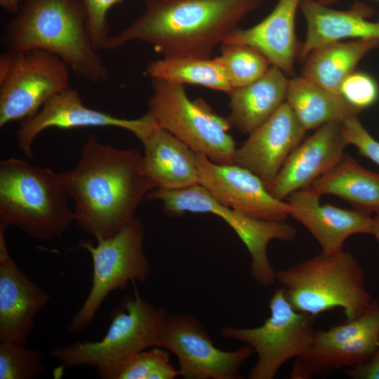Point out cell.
Masks as SVG:
<instances>
[{
  "label": "cell",
  "instance_id": "obj_24",
  "mask_svg": "<svg viewBox=\"0 0 379 379\" xmlns=\"http://www.w3.org/2000/svg\"><path fill=\"white\" fill-rule=\"evenodd\" d=\"M310 187L321 196H337L366 213L379 211V173L364 168L348 154Z\"/></svg>",
  "mask_w": 379,
  "mask_h": 379
},
{
  "label": "cell",
  "instance_id": "obj_9",
  "mask_svg": "<svg viewBox=\"0 0 379 379\" xmlns=\"http://www.w3.org/2000/svg\"><path fill=\"white\" fill-rule=\"evenodd\" d=\"M145 199L161 201L170 215L207 213L223 220L246 247L251 260V276L261 286H270L276 280V271L267 256L269 243L273 239L291 241L298 234L286 221L257 219L222 204L200 184L173 190L156 188Z\"/></svg>",
  "mask_w": 379,
  "mask_h": 379
},
{
  "label": "cell",
  "instance_id": "obj_18",
  "mask_svg": "<svg viewBox=\"0 0 379 379\" xmlns=\"http://www.w3.org/2000/svg\"><path fill=\"white\" fill-rule=\"evenodd\" d=\"M306 131L284 102L237 148L234 163L253 172L266 185L277 175Z\"/></svg>",
  "mask_w": 379,
  "mask_h": 379
},
{
  "label": "cell",
  "instance_id": "obj_16",
  "mask_svg": "<svg viewBox=\"0 0 379 379\" xmlns=\"http://www.w3.org/2000/svg\"><path fill=\"white\" fill-rule=\"evenodd\" d=\"M7 227L0 221V342L27 345L35 319L51 297L10 255L5 238Z\"/></svg>",
  "mask_w": 379,
  "mask_h": 379
},
{
  "label": "cell",
  "instance_id": "obj_33",
  "mask_svg": "<svg viewBox=\"0 0 379 379\" xmlns=\"http://www.w3.org/2000/svg\"><path fill=\"white\" fill-rule=\"evenodd\" d=\"M341 128L347 145L355 146L359 154L379 166V142L363 126L357 115L344 119L341 122Z\"/></svg>",
  "mask_w": 379,
  "mask_h": 379
},
{
  "label": "cell",
  "instance_id": "obj_17",
  "mask_svg": "<svg viewBox=\"0 0 379 379\" xmlns=\"http://www.w3.org/2000/svg\"><path fill=\"white\" fill-rule=\"evenodd\" d=\"M341 122L324 124L294 149L277 175L265 185L272 196L284 201L294 192L309 187L338 164L347 145Z\"/></svg>",
  "mask_w": 379,
  "mask_h": 379
},
{
  "label": "cell",
  "instance_id": "obj_34",
  "mask_svg": "<svg viewBox=\"0 0 379 379\" xmlns=\"http://www.w3.org/2000/svg\"><path fill=\"white\" fill-rule=\"evenodd\" d=\"M343 370L352 379H379V344L373 356L366 362Z\"/></svg>",
  "mask_w": 379,
  "mask_h": 379
},
{
  "label": "cell",
  "instance_id": "obj_28",
  "mask_svg": "<svg viewBox=\"0 0 379 379\" xmlns=\"http://www.w3.org/2000/svg\"><path fill=\"white\" fill-rule=\"evenodd\" d=\"M216 59L232 89L246 86L260 78L270 68L269 61L254 48L241 44L222 43Z\"/></svg>",
  "mask_w": 379,
  "mask_h": 379
},
{
  "label": "cell",
  "instance_id": "obj_5",
  "mask_svg": "<svg viewBox=\"0 0 379 379\" xmlns=\"http://www.w3.org/2000/svg\"><path fill=\"white\" fill-rule=\"evenodd\" d=\"M277 281L298 312L313 317L341 308L346 321L366 312L374 299L364 286V270L348 251L323 252L277 271Z\"/></svg>",
  "mask_w": 379,
  "mask_h": 379
},
{
  "label": "cell",
  "instance_id": "obj_30",
  "mask_svg": "<svg viewBox=\"0 0 379 379\" xmlns=\"http://www.w3.org/2000/svg\"><path fill=\"white\" fill-rule=\"evenodd\" d=\"M339 94L361 112L377 102L379 98V85L371 74L354 71L341 84Z\"/></svg>",
  "mask_w": 379,
  "mask_h": 379
},
{
  "label": "cell",
  "instance_id": "obj_21",
  "mask_svg": "<svg viewBox=\"0 0 379 379\" xmlns=\"http://www.w3.org/2000/svg\"><path fill=\"white\" fill-rule=\"evenodd\" d=\"M302 0H279L272 12L248 29L232 32L223 43L250 46L261 53L272 66L293 75L297 55L295 18Z\"/></svg>",
  "mask_w": 379,
  "mask_h": 379
},
{
  "label": "cell",
  "instance_id": "obj_1",
  "mask_svg": "<svg viewBox=\"0 0 379 379\" xmlns=\"http://www.w3.org/2000/svg\"><path fill=\"white\" fill-rule=\"evenodd\" d=\"M60 174L74 202V222L95 241L117 234L155 189L138 150L117 148L93 135L81 146L75 166Z\"/></svg>",
  "mask_w": 379,
  "mask_h": 379
},
{
  "label": "cell",
  "instance_id": "obj_11",
  "mask_svg": "<svg viewBox=\"0 0 379 379\" xmlns=\"http://www.w3.org/2000/svg\"><path fill=\"white\" fill-rule=\"evenodd\" d=\"M270 314L254 328L225 326L222 337L251 346L258 355L249 379H273L280 368L292 358L303 354L310 346L315 330V317L296 311L286 298L282 287L272 295Z\"/></svg>",
  "mask_w": 379,
  "mask_h": 379
},
{
  "label": "cell",
  "instance_id": "obj_2",
  "mask_svg": "<svg viewBox=\"0 0 379 379\" xmlns=\"http://www.w3.org/2000/svg\"><path fill=\"white\" fill-rule=\"evenodd\" d=\"M261 0H145L132 24L105 42L102 49L131 41L152 45L165 58H208Z\"/></svg>",
  "mask_w": 379,
  "mask_h": 379
},
{
  "label": "cell",
  "instance_id": "obj_27",
  "mask_svg": "<svg viewBox=\"0 0 379 379\" xmlns=\"http://www.w3.org/2000/svg\"><path fill=\"white\" fill-rule=\"evenodd\" d=\"M145 74L151 79L164 80L181 85H200L226 93L232 90L216 58L163 57L151 61L146 67Z\"/></svg>",
  "mask_w": 379,
  "mask_h": 379
},
{
  "label": "cell",
  "instance_id": "obj_3",
  "mask_svg": "<svg viewBox=\"0 0 379 379\" xmlns=\"http://www.w3.org/2000/svg\"><path fill=\"white\" fill-rule=\"evenodd\" d=\"M1 44L10 50L51 53L76 77L91 82H105L109 77L80 0H24L5 25Z\"/></svg>",
  "mask_w": 379,
  "mask_h": 379
},
{
  "label": "cell",
  "instance_id": "obj_23",
  "mask_svg": "<svg viewBox=\"0 0 379 379\" xmlns=\"http://www.w3.org/2000/svg\"><path fill=\"white\" fill-rule=\"evenodd\" d=\"M275 66L254 82L234 88L229 93L232 126L250 134L269 119L286 102L288 79Z\"/></svg>",
  "mask_w": 379,
  "mask_h": 379
},
{
  "label": "cell",
  "instance_id": "obj_38",
  "mask_svg": "<svg viewBox=\"0 0 379 379\" xmlns=\"http://www.w3.org/2000/svg\"><path fill=\"white\" fill-rule=\"evenodd\" d=\"M319 1L321 2L322 4H328L334 3V2L341 1V0H319ZM377 1H379V0H377Z\"/></svg>",
  "mask_w": 379,
  "mask_h": 379
},
{
  "label": "cell",
  "instance_id": "obj_20",
  "mask_svg": "<svg viewBox=\"0 0 379 379\" xmlns=\"http://www.w3.org/2000/svg\"><path fill=\"white\" fill-rule=\"evenodd\" d=\"M142 165L155 189H179L199 184L197 152L166 130L153 124L139 138Z\"/></svg>",
  "mask_w": 379,
  "mask_h": 379
},
{
  "label": "cell",
  "instance_id": "obj_8",
  "mask_svg": "<svg viewBox=\"0 0 379 379\" xmlns=\"http://www.w3.org/2000/svg\"><path fill=\"white\" fill-rule=\"evenodd\" d=\"M145 237L144 225L135 217L110 238L96 244L88 240L79 242L92 258V284L81 307L67 324L69 333L77 334L89 327L109 293L148 279L152 268L144 250Z\"/></svg>",
  "mask_w": 379,
  "mask_h": 379
},
{
  "label": "cell",
  "instance_id": "obj_35",
  "mask_svg": "<svg viewBox=\"0 0 379 379\" xmlns=\"http://www.w3.org/2000/svg\"><path fill=\"white\" fill-rule=\"evenodd\" d=\"M180 376L179 369L174 368L169 362L158 366L148 375L147 379H174Z\"/></svg>",
  "mask_w": 379,
  "mask_h": 379
},
{
  "label": "cell",
  "instance_id": "obj_4",
  "mask_svg": "<svg viewBox=\"0 0 379 379\" xmlns=\"http://www.w3.org/2000/svg\"><path fill=\"white\" fill-rule=\"evenodd\" d=\"M60 173L14 157L0 162V220L41 241L60 239L75 221Z\"/></svg>",
  "mask_w": 379,
  "mask_h": 379
},
{
  "label": "cell",
  "instance_id": "obj_14",
  "mask_svg": "<svg viewBox=\"0 0 379 379\" xmlns=\"http://www.w3.org/2000/svg\"><path fill=\"white\" fill-rule=\"evenodd\" d=\"M199 184L222 204L251 217L286 221L290 216L288 201L272 196L262 180L237 164H220L197 152Z\"/></svg>",
  "mask_w": 379,
  "mask_h": 379
},
{
  "label": "cell",
  "instance_id": "obj_25",
  "mask_svg": "<svg viewBox=\"0 0 379 379\" xmlns=\"http://www.w3.org/2000/svg\"><path fill=\"white\" fill-rule=\"evenodd\" d=\"M378 46L379 39H376L339 41L321 46L303 60L302 77L339 94L345 79L354 72L358 62L370 51Z\"/></svg>",
  "mask_w": 379,
  "mask_h": 379
},
{
  "label": "cell",
  "instance_id": "obj_7",
  "mask_svg": "<svg viewBox=\"0 0 379 379\" xmlns=\"http://www.w3.org/2000/svg\"><path fill=\"white\" fill-rule=\"evenodd\" d=\"M147 114L154 123L194 152L220 164H234L236 142L227 117L216 114L203 100H190L183 85L152 79Z\"/></svg>",
  "mask_w": 379,
  "mask_h": 379
},
{
  "label": "cell",
  "instance_id": "obj_29",
  "mask_svg": "<svg viewBox=\"0 0 379 379\" xmlns=\"http://www.w3.org/2000/svg\"><path fill=\"white\" fill-rule=\"evenodd\" d=\"M45 372L39 350L27 345L0 342V379H34Z\"/></svg>",
  "mask_w": 379,
  "mask_h": 379
},
{
  "label": "cell",
  "instance_id": "obj_6",
  "mask_svg": "<svg viewBox=\"0 0 379 379\" xmlns=\"http://www.w3.org/2000/svg\"><path fill=\"white\" fill-rule=\"evenodd\" d=\"M133 295L123 298L110 315V324L98 341H80L55 348L50 356L64 367L89 366L102 379L135 354L156 346L168 316L166 310L143 299L135 283Z\"/></svg>",
  "mask_w": 379,
  "mask_h": 379
},
{
  "label": "cell",
  "instance_id": "obj_12",
  "mask_svg": "<svg viewBox=\"0 0 379 379\" xmlns=\"http://www.w3.org/2000/svg\"><path fill=\"white\" fill-rule=\"evenodd\" d=\"M379 344V302L357 318L326 331H315L310 346L295 358L291 379H310L347 368L371 359Z\"/></svg>",
  "mask_w": 379,
  "mask_h": 379
},
{
  "label": "cell",
  "instance_id": "obj_13",
  "mask_svg": "<svg viewBox=\"0 0 379 379\" xmlns=\"http://www.w3.org/2000/svg\"><path fill=\"white\" fill-rule=\"evenodd\" d=\"M155 347L177 357L185 379L241 378V366L254 353L248 345L233 351L219 349L201 321L185 314H168Z\"/></svg>",
  "mask_w": 379,
  "mask_h": 379
},
{
  "label": "cell",
  "instance_id": "obj_15",
  "mask_svg": "<svg viewBox=\"0 0 379 379\" xmlns=\"http://www.w3.org/2000/svg\"><path fill=\"white\" fill-rule=\"evenodd\" d=\"M152 124L147 113L138 119H128L89 108L84 104L78 91L69 87L53 95L35 114L22 120L15 138L24 156L31 159L34 140L50 128L115 127L128 131L139 138Z\"/></svg>",
  "mask_w": 379,
  "mask_h": 379
},
{
  "label": "cell",
  "instance_id": "obj_37",
  "mask_svg": "<svg viewBox=\"0 0 379 379\" xmlns=\"http://www.w3.org/2000/svg\"><path fill=\"white\" fill-rule=\"evenodd\" d=\"M371 234L373 235L379 244V211L373 218Z\"/></svg>",
  "mask_w": 379,
  "mask_h": 379
},
{
  "label": "cell",
  "instance_id": "obj_10",
  "mask_svg": "<svg viewBox=\"0 0 379 379\" xmlns=\"http://www.w3.org/2000/svg\"><path fill=\"white\" fill-rule=\"evenodd\" d=\"M69 87V69L56 55L6 49L0 55V127L33 116Z\"/></svg>",
  "mask_w": 379,
  "mask_h": 379
},
{
  "label": "cell",
  "instance_id": "obj_19",
  "mask_svg": "<svg viewBox=\"0 0 379 379\" xmlns=\"http://www.w3.org/2000/svg\"><path fill=\"white\" fill-rule=\"evenodd\" d=\"M318 193L310 187L294 192L287 198L290 216L302 224L315 238L321 252L332 255L343 251L345 240L357 234H371L370 214L331 204H321Z\"/></svg>",
  "mask_w": 379,
  "mask_h": 379
},
{
  "label": "cell",
  "instance_id": "obj_32",
  "mask_svg": "<svg viewBox=\"0 0 379 379\" xmlns=\"http://www.w3.org/2000/svg\"><path fill=\"white\" fill-rule=\"evenodd\" d=\"M88 18V27L95 47L102 49L106 40L110 36L107 14L109 10L123 0H80Z\"/></svg>",
  "mask_w": 379,
  "mask_h": 379
},
{
  "label": "cell",
  "instance_id": "obj_31",
  "mask_svg": "<svg viewBox=\"0 0 379 379\" xmlns=\"http://www.w3.org/2000/svg\"><path fill=\"white\" fill-rule=\"evenodd\" d=\"M169 354L168 350L159 347L141 351L116 369L108 379H147L155 368L169 362Z\"/></svg>",
  "mask_w": 379,
  "mask_h": 379
},
{
  "label": "cell",
  "instance_id": "obj_26",
  "mask_svg": "<svg viewBox=\"0 0 379 379\" xmlns=\"http://www.w3.org/2000/svg\"><path fill=\"white\" fill-rule=\"evenodd\" d=\"M286 102L306 131L328 122L343 121L360 112L340 95L302 76L288 81Z\"/></svg>",
  "mask_w": 379,
  "mask_h": 379
},
{
  "label": "cell",
  "instance_id": "obj_22",
  "mask_svg": "<svg viewBox=\"0 0 379 379\" xmlns=\"http://www.w3.org/2000/svg\"><path fill=\"white\" fill-rule=\"evenodd\" d=\"M300 8L307 23L306 37L298 52L301 60L313 50L342 39H379V19L368 20L371 9L364 4L339 11L319 0H302Z\"/></svg>",
  "mask_w": 379,
  "mask_h": 379
},
{
  "label": "cell",
  "instance_id": "obj_36",
  "mask_svg": "<svg viewBox=\"0 0 379 379\" xmlns=\"http://www.w3.org/2000/svg\"><path fill=\"white\" fill-rule=\"evenodd\" d=\"M1 6L8 12L16 14L21 6L20 0H0Z\"/></svg>",
  "mask_w": 379,
  "mask_h": 379
}]
</instances>
